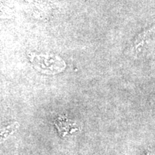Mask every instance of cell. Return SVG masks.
<instances>
[{
    "mask_svg": "<svg viewBox=\"0 0 155 155\" xmlns=\"http://www.w3.org/2000/svg\"><path fill=\"white\" fill-rule=\"evenodd\" d=\"M146 155H155V154H153L152 153H150V152H147Z\"/></svg>",
    "mask_w": 155,
    "mask_h": 155,
    "instance_id": "2",
    "label": "cell"
},
{
    "mask_svg": "<svg viewBox=\"0 0 155 155\" xmlns=\"http://www.w3.org/2000/svg\"><path fill=\"white\" fill-rule=\"evenodd\" d=\"M55 125L57 126L61 133H63V131H65V134L68 133L70 129L73 128V123L70 122L68 120L63 119L62 118H60L58 120H56Z\"/></svg>",
    "mask_w": 155,
    "mask_h": 155,
    "instance_id": "1",
    "label": "cell"
}]
</instances>
